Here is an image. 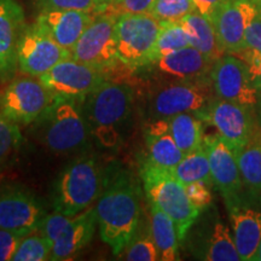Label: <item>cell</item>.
<instances>
[{"label":"cell","instance_id":"cell-5","mask_svg":"<svg viewBox=\"0 0 261 261\" xmlns=\"http://www.w3.org/2000/svg\"><path fill=\"white\" fill-rule=\"evenodd\" d=\"M140 178L148 201L154 202L171 218L177 227L179 241L182 242L201 215L189 198L185 187L173 175L172 171L158 167L148 160L140 168Z\"/></svg>","mask_w":261,"mask_h":261},{"label":"cell","instance_id":"cell-3","mask_svg":"<svg viewBox=\"0 0 261 261\" xmlns=\"http://www.w3.org/2000/svg\"><path fill=\"white\" fill-rule=\"evenodd\" d=\"M32 125L35 140L55 154H81L93 142L84 100L76 98L58 96Z\"/></svg>","mask_w":261,"mask_h":261},{"label":"cell","instance_id":"cell-44","mask_svg":"<svg viewBox=\"0 0 261 261\" xmlns=\"http://www.w3.org/2000/svg\"><path fill=\"white\" fill-rule=\"evenodd\" d=\"M260 126H261V125H260Z\"/></svg>","mask_w":261,"mask_h":261},{"label":"cell","instance_id":"cell-2","mask_svg":"<svg viewBox=\"0 0 261 261\" xmlns=\"http://www.w3.org/2000/svg\"><path fill=\"white\" fill-rule=\"evenodd\" d=\"M135 110V89L126 80H107L85 98L84 112L93 143L117 150Z\"/></svg>","mask_w":261,"mask_h":261},{"label":"cell","instance_id":"cell-31","mask_svg":"<svg viewBox=\"0 0 261 261\" xmlns=\"http://www.w3.org/2000/svg\"><path fill=\"white\" fill-rule=\"evenodd\" d=\"M121 254H123V260L129 261L160 260V253L151 234V230H140V227H138L135 236Z\"/></svg>","mask_w":261,"mask_h":261},{"label":"cell","instance_id":"cell-24","mask_svg":"<svg viewBox=\"0 0 261 261\" xmlns=\"http://www.w3.org/2000/svg\"><path fill=\"white\" fill-rule=\"evenodd\" d=\"M236 155L248 196L261 203V126L257 125L252 138Z\"/></svg>","mask_w":261,"mask_h":261},{"label":"cell","instance_id":"cell-19","mask_svg":"<svg viewBox=\"0 0 261 261\" xmlns=\"http://www.w3.org/2000/svg\"><path fill=\"white\" fill-rule=\"evenodd\" d=\"M25 28L22 6L16 0H0V83L11 81L18 70V44Z\"/></svg>","mask_w":261,"mask_h":261},{"label":"cell","instance_id":"cell-22","mask_svg":"<svg viewBox=\"0 0 261 261\" xmlns=\"http://www.w3.org/2000/svg\"><path fill=\"white\" fill-rule=\"evenodd\" d=\"M96 14L77 10H41L35 24L62 47L71 51Z\"/></svg>","mask_w":261,"mask_h":261},{"label":"cell","instance_id":"cell-6","mask_svg":"<svg viewBox=\"0 0 261 261\" xmlns=\"http://www.w3.org/2000/svg\"><path fill=\"white\" fill-rule=\"evenodd\" d=\"M116 21L114 16L96 14L70 52L73 60L104 71L109 80H125L122 71L132 70L117 57Z\"/></svg>","mask_w":261,"mask_h":261},{"label":"cell","instance_id":"cell-25","mask_svg":"<svg viewBox=\"0 0 261 261\" xmlns=\"http://www.w3.org/2000/svg\"><path fill=\"white\" fill-rule=\"evenodd\" d=\"M181 23L187 29L190 40V46L197 48L211 60L217 61L224 56L225 52L220 46L212 22L196 10L181 19Z\"/></svg>","mask_w":261,"mask_h":261},{"label":"cell","instance_id":"cell-40","mask_svg":"<svg viewBox=\"0 0 261 261\" xmlns=\"http://www.w3.org/2000/svg\"><path fill=\"white\" fill-rule=\"evenodd\" d=\"M192 2L195 3L197 11L211 21L212 16L225 0H192Z\"/></svg>","mask_w":261,"mask_h":261},{"label":"cell","instance_id":"cell-29","mask_svg":"<svg viewBox=\"0 0 261 261\" xmlns=\"http://www.w3.org/2000/svg\"><path fill=\"white\" fill-rule=\"evenodd\" d=\"M160 24L161 27H160L158 39H156L154 51H152L151 63L171 52L190 46L187 29L184 28L181 21L160 22Z\"/></svg>","mask_w":261,"mask_h":261},{"label":"cell","instance_id":"cell-27","mask_svg":"<svg viewBox=\"0 0 261 261\" xmlns=\"http://www.w3.org/2000/svg\"><path fill=\"white\" fill-rule=\"evenodd\" d=\"M167 120L169 132L182 154H190L203 144V120L196 114L181 113Z\"/></svg>","mask_w":261,"mask_h":261},{"label":"cell","instance_id":"cell-13","mask_svg":"<svg viewBox=\"0 0 261 261\" xmlns=\"http://www.w3.org/2000/svg\"><path fill=\"white\" fill-rule=\"evenodd\" d=\"M211 81L217 98L252 108L257 103L259 90L254 84L249 67L234 55L225 54L214 62Z\"/></svg>","mask_w":261,"mask_h":261},{"label":"cell","instance_id":"cell-38","mask_svg":"<svg viewBox=\"0 0 261 261\" xmlns=\"http://www.w3.org/2000/svg\"><path fill=\"white\" fill-rule=\"evenodd\" d=\"M21 238L17 233L0 228V261L12 260Z\"/></svg>","mask_w":261,"mask_h":261},{"label":"cell","instance_id":"cell-4","mask_svg":"<svg viewBox=\"0 0 261 261\" xmlns=\"http://www.w3.org/2000/svg\"><path fill=\"white\" fill-rule=\"evenodd\" d=\"M109 169L96 155L81 152L64 166L52 188L55 212L75 215L92 207L106 188Z\"/></svg>","mask_w":261,"mask_h":261},{"label":"cell","instance_id":"cell-18","mask_svg":"<svg viewBox=\"0 0 261 261\" xmlns=\"http://www.w3.org/2000/svg\"><path fill=\"white\" fill-rule=\"evenodd\" d=\"M212 218L208 215L202 223L196 221L191 226L194 231L187 234L191 253L204 261H240L231 230L220 219Z\"/></svg>","mask_w":261,"mask_h":261},{"label":"cell","instance_id":"cell-43","mask_svg":"<svg viewBox=\"0 0 261 261\" xmlns=\"http://www.w3.org/2000/svg\"><path fill=\"white\" fill-rule=\"evenodd\" d=\"M255 2H256V4H257V5H259V6H260V8H261V0H255Z\"/></svg>","mask_w":261,"mask_h":261},{"label":"cell","instance_id":"cell-12","mask_svg":"<svg viewBox=\"0 0 261 261\" xmlns=\"http://www.w3.org/2000/svg\"><path fill=\"white\" fill-rule=\"evenodd\" d=\"M196 115L201 117L203 122L211 123L236 154L247 145L257 127L252 107L217 97L212 99L204 110Z\"/></svg>","mask_w":261,"mask_h":261},{"label":"cell","instance_id":"cell-34","mask_svg":"<svg viewBox=\"0 0 261 261\" xmlns=\"http://www.w3.org/2000/svg\"><path fill=\"white\" fill-rule=\"evenodd\" d=\"M155 0H113L110 5L99 14H107L120 17L129 14H146Z\"/></svg>","mask_w":261,"mask_h":261},{"label":"cell","instance_id":"cell-17","mask_svg":"<svg viewBox=\"0 0 261 261\" xmlns=\"http://www.w3.org/2000/svg\"><path fill=\"white\" fill-rule=\"evenodd\" d=\"M260 6L255 0H225L211 22L225 54L236 55L244 48V33Z\"/></svg>","mask_w":261,"mask_h":261},{"label":"cell","instance_id":"cell-11","mask_svg":"<svg viewBox=\"0 0 261 261\" xmlns=\"http://www.w3.org/2000/svg\"><path fill=\"white\" fill-rule=\"evenodd\" d=\"M47 217L37 195L18 184L0 185V228L21 237L38 231Z\"/></svg>","mask_w":261,"mask_h":261},{"label":"cell","instance_id":"cell-7","mask_svg":"<svg viewBox=\"0 0 261 261\" xmlns=\"http://www.w3.org/2000/svg\"><path fill=\"white\" fill-rule=\"evenodd\" d=\"M97 225V213L93 207L75 215L58 212L47 214L39 231L52 243L50 260L73 259L92 240Z\"/></svg>","mask_w":261,"mask_h":261},{"label":"cell","instance_id":"cell-14","mask_svg":"<svg viewBox=\"0 0 261 261\" xmlns=\"http://www.w3.org/2000/svg\"><path fill=\"white\" fill-rule=\"evenodd\" d=\"M39 80L57 96L85 100L104 81L109 80V76L97 68L67 58L39 76Z\"/></svg>","mask_w":261,"mask_h":261},{"label":"cell","instance_id":"cell-9","mask_svg":"<svg viewBox=\"0 0 261 261\" xmlns=\"http://www.w3.org/2000/svg\"><path fill=\"white\" fill-rule=\"evenodd\" d=\"M58 96L39 77L24 75L0 90V113L19 126L32 125Z\"/></svg>","mask_w":261,"mask_h":261},{"label":"cell","instance_id":"cell-39","mask_svg":"<svg viewBox=\"0 0 261 261\" xmlns=\"http://www.w3.org/2000/svg\"><path fill=\"white\" fill-rule=\"evenodd\" d=\"M234 56L240 57L241 60L246 62L248 67H249L250 74H252L256 89L261 91V52L242 50L234 55Z\"/></svg>","mask_w":261,"mask_h":261},{"label":"cell","instance_id":"cell-42","mask_svg":"<svg viewBox=\"0 0 261 261\" xmlns=\"http://www.w3.org/2000/svg\"><path fill=\"white\" fill-rule=\"evenodd\" d=\"M254 261H261V243H260L259 249H257L256 255H255V257H254Z\"/></svg>","mask_w":261,"mask_h":261},{"label":"cell","instance_id":"cell-37","mask_svg":"<svg viewBox=\"0 0 261 261\" xmlns=\"http://www.w3.org/2000/svg\"><path fill=\"white\" fill-rule=\"evenodd\" d=\"M261 52V8L244 33V48Z\"/></svg>","mask_w":261,"mask_h":261},{"label":"cell","instance_id":"cell-8","mask_svg":"<svg viewBox=\"0 0 261 261\" xmlns=\"http://www.w3.org/2000/svg\"><path fill=\"white\" fill-rule=\"evenodd\" d=\"M160 22L149 14H129L117 17V57L132 71L151 63L152 51L160 32Z\"/></svg>","mask_w":261,"mask_h":261},{"label":"cell","instance_id":"cell-33","mask_svg":"<svg viewBox=\"0 0 261 261\" xmlns=\"http://www.w3.org/2000/svg\"><path fill=\"white\" fill-rule=\"evenodd\" d=\"M22 140L23 137L19 125L0 113V166L16 154Z\"/></svg>","mask_w":261,"mask_h":261},{"label":"cell","instance_id":"cell-15","mask_svg":"<svg viewBox=\"0 0 261 261\" xmlns=\"http://www.w3.org/2000/svg\"><path fill=\"white\" fill-rule=\"evenodd\" d=\"M67 58H71V52L58 45L37 24L24 29L17 50L18 70L22 74L39 77Z\"/></svg>","mask_w":261,"mask_h":261},{"label":"cell","instance_id":"cell-20","mask_svg":"<svg viewBox=\"0 0 261 261\" xmlns=\"http://www.w3.org/2000/svg\"><path fill=\"white\" fill-rule=\"evenodd\" d=\"M213 60L192 46L166 55L151 63L156 75L169 81H195L211 79ZM146 67V68H149Z\"/></svg>","mask_w":261,"mask_h":261},{"label":"cell","instance_id":"cell-1","mask_svg":"<svg viewBox=\"0 0 261 261\" xmlns=\"http://www.w3.org/2000/svg\"><path fill=\"white\" fill-rule=\"evenodd\" d=\"M140 187L125 169H109L106 188L96 204L99 236L119 256L140 224Z\"/></svg>","mask_w":261,"mask_h":261},{"label":"cell","instance_id":"cell-26","mask_svg":"<svg viewBox=\"0 0 261 261\" xmlns=\"http://www.w3.org/2000/svg\"><path fill=\"white\" fill-rule=\"evenodd\" d=\"M149 202L150 210V230L160 253V260H178L179 238L177 227L173 220L165 212H162L154 202Z\"/></svg>","mask_w":261,"mask_h":261},{"label":"cell","instance_id":"cell-21","mask_svg":"<svg viewBox=\"0 0 261 261\" xmlns=\"http://www.w3.org/2000/svg\"><path fill=\"white\" fill-rule=\"evenodd\" d=\"M252 202L249 196H243L240 201L226 205L233 240L242 261H254L261 243V211Z\"/></svg>","mask_w":261,"mask_h":261},{"label":"cell","instance_id":"cell-10","mask_svg":"<svg viewBox=\"0 0 261 261\" xmlns=\"http://www.w3.org/2000/svg\"><path fill=\"white\" fill-rule=\"evenodd\" d=\"M214 97L211 79L171 81L151 94L148 113L151 120L169 119L181 113L197 114L204 110Z\"/></svg>","mask_w":261,"mask_h":261},{"label":"cell","instance_id":"cell-16","mask_svg":"<svg viewBox=\"0 0 261 261\" xmlns=\"http://www.w3.org/2000/svg\"><path fill=\"white\" fill-rule=\"evenodd\" d=\"M203 145L210 160L213 185L220 191L225 205L240 201L246 189L238 167L236 151L218 133L204 136Z\"/></svg>","mask_w":261,"mask_h":261},{"label":"cell","instance_id":"cell-30","mask_svg":"<svg viewBox=\"0 0 261 261\" xmlns=\"http://www.w3.org/2000/svg\"><path fill=\"white\" fill-rule=\"evenodd\" d=\"M52 243L40 231L21 238L12 260L14 261H44L50 260Z\"/></svg>","mask_w":261,"mask_h":261},{"label":"cell","instance_id":"cell-41","mask_svg":"<svg viewBox=\"0 0 261 261\" xmlns=\"http://www.w3.org/2000/svg\"><path fill=\"white\" fill-rule=\"evenodd\" d=\"M94 3H96L97 6V14H99V12H102L108 5L112 4L113 0H94Z\"/></svg>","mask_w":261,"mask_h":261},{"label":"cell","instance_id":"cell-32","mask_svg":"<svg viewBox=\"0 0 261 261\" xmlns=\"http://www.w3.org/2000/svg\"><path fill=\"white\" fill-rule=\"evenodd\" d=\"M196 10L192 0H155L146 14L151 15L159 22H175L181 21Z\"/></svg>","mask_w":261,"mask_h":261},{"label":"cell","instance_id":"cell-28","mask_svg":"<svg viewBox=\"0 0 261 261\" xmlns=\"http://www.w3.org/2000/svg\"><path fill=\"white\" fill-rule=\"evenodd\" d=\"M172 173L182 185L194 181H204L208 185H213L210 160L203 144L190 154L184 155L181 161L172 169Z\"/></svg>","mask_w":261,"mask_h":261},{"label":"cell","instance_id":"cell-36","mask_svg":"<svg viewBox=\"0 0 261 261\" xmlns=\"http://www.w3.org/2000/svg\"><path fill=\"white\" fill-rule=\"evenodd\" d=\"M184 187L192 204L201 213L210 208L212 201H213V196H212V191L210 189L211 185H208L204 181H194L188 185H184Z\"/></svg>","mask_w":261,"mask_h":261},{"label":"cell","instance_id":"cell-23","mask_svg":"<svg viewBox=\"0 0 261 261\" xmlns=\"http://www.w3.org/2000/svg\"><path fill=\"white\" fill-rule=\"evenodd\" d=\"M145 144L148 161L158 167L172 171L184 158L169 132L167 119L151 120L145 128Z\"/></svg>","mask_w":261,"mask_h":261},{"label":"cell","instance_id":"cell-35","mask_svg":"<svg viewBox=\"0 0 261 261\" xmlns=\"http://www.w3.org/2000/svg\"><path fill=\"white\" fill-rule=\"evenodd\" d=\"M40 10H77L97 14L94 0H38Z\"/></svg>","mask_w":261,"mask_h":261}]
</instances>
